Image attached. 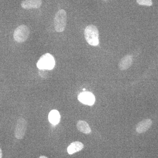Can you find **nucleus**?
Listing matches in <instances>:
<instances>
[{"instance_id": "nucleus-1", "label": "nucleus", "mask_w": 158, "mask_h": 158, "mask_svg": "<svg viewBox=\"0 0 158 158\" xmlns=\"http://www.w3.org/2000/svg\"><path fill=\"white\" fill-rule=\"evenodd\" d=\"M85 39L90 45L97 46L99 44V32L96 26L90 25L87 26L85 31Z\"/></svg>"}, {"instance_id": "nucleus-2", "label": "nucleus", "mask_w": 158, "mask_h": 158, "mask_svg": "<svg viewBox=\"0 0 158 158\" xmlns=\"http://www.w3.org/2000/svg\"><path fill=\"white\" fill-rule=\"evenodd\" d=\"M56 64L54 57L50 54L46 53L41 56L37 62V68L40 69L52 70Z\"/></svg>"}, {"instance_id": "nucleus-3", "label": "nucleus", "mask_w": 158, "mask_h": 158, "mask_svg": "<svg viewBox=\"0 0 158 158\" xmlns=\"http://www.w3.org/2000/svg\"><path fill=\"white\" fill-rule=\"evenodd\" d=\"M67 15L65 10L61 9L57 12L54 19V27L58 32L64 31L66 26Z\"/></svg>"}, {"instance_id": "nucleus-4", "label": "nucleus", "mask_w": 158, "mask_h": 158, "mask_svg": "<svg viewBox=\"0 0 158 158\" xmlns=\"http://www.w3.org/2000/svg\"><path fill=\"white\" fill-rule=\"evenodd\" d=\"M30 30L27 26L22 25L18 27L14 31L13 37L15 40L18 43L25 42L28 38Z\"/></svg>"}, {"instance_id": "nucleus-5", "label": "nucleus", "mask_w": 158, "mask_h": 158, "mask_svg": "<svg viewBox=\"0 0 158 158\" xmlns=\"http://www.w3.org/2000/svg\"><path fill=\"white\" fill-rule=\"evenodd\" d=\"M27 128V122L24 118H19L18 120L15 134L18 139H22L24 137Z\"/></svg>"}, {"instance_id": "nucleus-6", "label": "nucleus", "mask_w": 158, "mask_h": 158, "mask_svg": "<svg viewBox=\"0 0 158 158\" xmlns=\"http://www.w3.org/2000/svg\"><path fill=\"white\" fill-rule=\"evenodd\" d=\"M78 99L84 104L92 106L94 103L95 98L94 95L88 91H83L78 96Z\"/></svg>"}, {"instance_id": "nucleus-7", "label": "nucleus", "mask_w": 158, "mask_h": 158, "mask_svg": "<svg viewBox=\"0 0 158 158\" xmlns=\"http://www.w3.org/2000/svg\"><path fill=\"white\" fill-rule=\"evenodd\" d=\"M152 122L151 119L147 118L142 120L136 126V131L138 133L141 134L145 132L149 129L152 125Z\"/></svg>"}, {"instance_id": "nucleus-8", "label": "nucleus", "mask_w": 158, "mask_h": 158, "mask_svg": "<svg viewBox=\"0 0 158 158\" xmlns=\"http://www.w3.org/2000/svg\"><path fill=\"white\" fill-rule=\"evenodd\" d=\"M41 5V0H26L21 3L22 7L26 9H38Z\"/></svg>"}, {"instance_id": "nucleus-9", "label": "nucleus", "mask_w": 158, "mask_h": 158, "mask_svg": "<svg viewBox=\"0 0 158 158\" xmlns=\"http://www.w3.org/2000/svg\"><path fill=\"white\" fill-rule=\"evenodd\" d=\"M133 58L130 55H127L121 59L118 63V67L121 70H125L129 68L132 64Z\"/></svg>"}, {"instance_id": "nucleus-10", "label": "nucleus", "mask_w": 158, "mask_h": 158, "mask_svg": "<svg viewBox=\"0 0 158 158\" xmlns=\"http://www.w3.org/2000/svg\"><path fill=\"white\" fill-rule=\"evenodd\" d=\"M84 144L80 141H74L69 146L67 152L69 154L72 155L81 150L84 148Z\"/></svg>"}, {"instance_id": "nucleus-11", "label": "nucleus", "mask_w": 158, "mask_h": 158, "mask_svg": "<svg viewBox=\"0 0 158 158\" xmlns=\"http://www.w3.org/2000/svg\"><path fill=\"white\" fill-rule=\"evenodd\" d=\"M77 127L79 131L85 134L91 133V129L88 123L84 120H79L77 124Z\"/></svg>"}, {"instance_id": "nucleus-12", "label": "nucleus", "mask_w": 158, "mask_h": 158, "mask_svg": "<svg viewBox=\"0 0 158 158\" xmlns=\"http://www.w3.org/2000/svg\"><path fill=\"white\" fill-rule=\"evenodd\" d=\"M60 113L56 110H53L51 111L48 115V119L50 123L56 125L58 124L60 121Z\"/></svg>"}, {"instance_id": "nucleus-13", "label": "nucleus", "mask_w": 158, "mask_h": 158, "mask_svg": "<svg viewBox=\"0 0 158 158\" xmlns=\"http://www.w3.org/2000/svg\"><path fill=\"white\" fill-rule=\"evenodd\" d=\"M137 3L141 6H152V0H137Z\"/></svg>"}, {"instance_id": "nucleus-14", "label": "nucleus", "mask_w": 158, "mask_h": 158, "mask_svg": "<svg viewBox=\"0 0 158 158\" xmlns=\"http://www.w3.org/2000/svg\"><path fill=\"white\" fill-rule=\"evenodd\" d=\"M2 149L0 148V158H2Z\"/></svg>"}, {"instance_id": "nucleus-15", "label": "nucleus", "mask_w": 158, "mask_h": 158, "mask_svg": "<svg viewBox=\"0 0 158 158\" xmlns=\"http://www.w3.org/2000/svg\"><path fill=\"white\" fill-rule=\"evenodd\" d=\"M39 158H48L47 157L45 156H40V157Z\"/></svg>"}, {"instance_id": "nucleus-16", "label": "nucleus", "mask_w": 158, "mask_h": 158, "mask_svg": "<svg viewBox=\"0 0 158 158\" xmlns=\"http://www.w3.org/2000/svg\"><path fill=\"white\" fill-rule=\"evenodd\" d=\"M103 1H107V0H103Z\"/></svg>"}]
</instances>
